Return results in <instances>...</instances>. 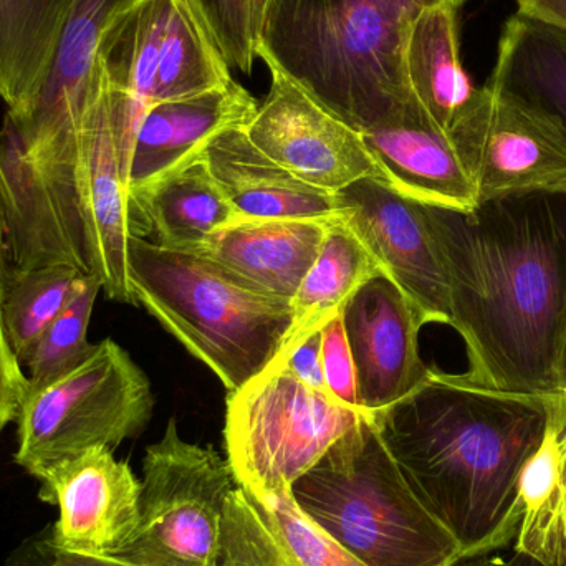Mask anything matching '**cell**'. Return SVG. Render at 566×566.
<instances>
[{"instance_id":"1","label":"cell","mask_w":566,"mask_h":566,"mask_svg":"<svg viewBox=\"0 0 566 566\" xmlns=\"http://www.w3.org/2000/svg\"><path fill=\"white\" fill-rule=\"evenodd\" d=\"M471 381L552 396L566 316V192L509 196L472 211L419 205Z\"/></svg>"},{"instance_id":"2","label":"cell","mask_w":566,"mask_h":566,"mask_svg":"<svg viewBox=\"0 0 566 566\" xmlns=\"http://www.w3.org/2000/svg\"><path fill=\"white\" fill-rule=\"evenodd\" d=\"M558 395L501 391L432 368L373 421L416 497L474 557L517 535L518 479Z\"/></svg>"},{"instance_id":"3","label":"cell","mask_w":566,"mask_h":566,"mask_svg":"<svg viewBox=\"0 0 566 566\" xmlns=\"http://www.w3.org/2000/svg\"><path fill=\"white\" fill-rule=\"evenodd\" d=\"M409 25L378 0H268L255 53L365 133L396 119L412 98L405 63Z\"/></svg>"},{"instance_id":"4","label":"cell","mask_w":566,"mask_h":566,"mask_svg":"<svg viewBox=\"0 0 566 566\" xmlns=\"http://www.w3.org/2000/svg\"><path fill=\"white\" fill-rule=\"evenodd\" d=\"M136 305L221 379L229 392L264 373L292 326V305L254 289L199 252L128 239Z\"/></svg>"},{"instance_id":"5","label":"cell","mask_w":566,"mask_h":566,"mask_svg":"<svg viewBox=\"0 0 566 566\" xmlns=\"http://www.w3.org/2000/svg\"><path fill=\"white\" fill-rule=\"evenodd\" d=\"M290 494L363 566H451L465 557L409 488L373 415L342 436Z\"/></svg>"},{"instance_id":"6","label":"cell","mask_w":566,"mask_h":566,"mask_svg":"<svg viewBox=\"0 0 566 566\" xmlns=\"http://www.w3.org/2000/svg\"><path fill=\"white\" fill-rule=\"evenodd\" d=\"M153 408L151 382L143 369L118 343L103 339L70 371L25 385L15 416V462L42 481L88 449L115 451L142 434Z\"/></svg>"},{"instance_id":"7","label":"cell","mask_w":566,"mask_h":566,"mask_svg":"<svg viewBox=\"0 0 566 566\" xmlns=\"http://www.w3.org/2000/svg\"><path fill=\"white\" fill-rule=\"evenodd\" d=\"M368 412L310 388L285 366L268 368L229 392L224 446L235 482L262 501L292 485Z\"/></svg>"},{"instance_id":"8","label":"cell","mask_w":566,"mask_h":566,"mask_svg":"<svg viewBox=\"0 0 566 566\" xmlns=\"http://www.w3.org/2000/svg\"><path fill=\"white\" fill-rule=\"evenodd\" d=\"M238 488L228 459L191 444L169 419L146 449L135 535L116 557L136 566H219L226 502Z\"/></svg>"},{"instance_id":"9","label":"cell","mask_w":566,"mask_h":566,"mask_svg":"<svg viewBox=\"0 0 566 566\" xmlns=\"http://www.w3.org/2000/svg\"><path fill=\"white\" fill-rule=\"evenodd\" d=\"M135 0H72L65 25L29 113L10 123L30 165L62 209L78 202L83 122L96 73V55L106 27Z\"/></svg>"},{"instance_id":"10","label":"cell","mask_w":566,"mask_h":566,"mask_svg":"<svg viewBox=\"0 0 566 566\" xmlns=\"http://www.w3.org/2000/svg\"><path fill=\"white\" fill-rule=\"evenodd\" d=\"M448 135L478 202L566 192V126L515 93L475 88Z\"/></svg>"},{"instance_id":"11","label":"cell","mask_w":566,"mask_h":566,"mask_svg":"<svg viewBox=\"0 0 566 566\" xmlns=\"http://www.w3.org/2000/svg\"><path fill=\"white\" fill-rule=\"evenodd\" d=\"M268 98L245 126L249 139L277 165L322 191L336 192L359 179L385 175L359 132L271 70Z\"/></svg>"},{"instance_id":"12","label":"cell","mask_w":566,"mask_h":566,"mask_svg":"<svg viewBox=\"0 0 566 566\" xmlns=\"http://www.w3.org/2000/svg\"><path fill=\"white\" fill-rule=\"evenodd\" d=\"M342 318L363 411H385L431 375L419 353L424 315L388 275L379 272L363 283L343 306Z\"/></svg>"},{"instance_id":"13","label":"cell","mask_w":566,"mask_h":566,"mask_svg":"<svg viewBox=\"0 0 566 566\" xmlns=\"http://www.w3.org/2000/svg\"><path fill=\"white\" fill-rule=\"evenodd\" d=\"M338 219L363 242L382 274L419 306L426 323H451L448 283L419 202L365 178L336 192Z\"/></svg>"},{"instance_id":"14","label":"cell","mask_w":566,"mask_h":566,"mask_svg":"<svg viewBox=\"0 0 566 566\" xmlns=\"http://www.w3.org/2000/svg\"><path fill=\"white\" fill-rule=\"evenodd\" d=\"M40 499L59 507L52 532L59 547L92 557H116L139 524L142 482L112 449L93 448L42 479Z\"/></svg>"},{"instance_id":"15","label":"cell","mask_w":566,"mask_h":566,"mask_svg":"<svg viewBox=\"0 0 566 566\" xmlns=\"http://www.w3.org/2000/svg\"><path fill=\"white\" fill-rule=\"evenodd\" d=\"M80 201L85 221L90 274L98 277L108 298L135 303L126 252L132 235L128 186L119 161L108 80L98 62L83 122Z\"/></svg>"},{"instance_id":"16","label":"cell","mask_w":566,"mask_h":566,"mask_svg":"<svg viewBox=\"0 0 566 566\" xmlns=\"http://www.w3.org/2000/svg\"><path fill=\"white\" fill-rule=\"evenodd\" d=\"M385 182L419 205L472 211L478 195L451 138L416 96L392 122L361 133Z\"/></svg>"},{"instance_id":"17","label":"cell","mask_w":566,"mask_h":566,"mask_svg":"<svg viewBox=\"0 0 566 566\" xmlns=\"http://www.w3.org/2000/svg\"><path fill=\"white\" fill-rule=\"evenodd\" d=\"M258 108L254 96L235 80L211 92L149 105L133 145L128 196L201 156L224 129L248 126Z\"/></svg>"},{"instance_id":"18","label":"cell","mask_w":566,"mask_h":566,"mask_svg":"<svg viewBox=\"0 0 566 566\" xmlns=\"http://www.w3.org/2000/svg\"><path fill=\"white\" fill-rule=\"evenodd\" d=\"M219 566H363L319 531L292 494L262 501L238 485L226 502Z\"/></svg>"},{"instance_id":"19","label":"cell","mask_w":566,"mask_h":566,"mask_svg":"<svg viewBox=\"0 0 566 566\" xmlns=\"http://www.w3.org/2000/svg\"><path fill=\"white\" fill-rule=\"evenodd\" d=\"M332 221L241 216L219 228L198 251L191 252L212 259L268 295L292 302L322 251Z\"/></svg>"},{"instance_id":"20","label":"cell","mask_w":566,"mask_h":566,"mask_svg":"<svg viewBox=\"0 0 566 566\" xmlns=\"http://www.w3.org/2000/svg\"><path fill=\"white\" fill-rule=\"evenodd\" d=\"M216 182L242 218H338L335 195L306 185L265 156L245 126L224 129L205 149Z\"/></svg>"},{"instance_id":"21","label":"cell","mask_w":566,"mask_h":566,"mask_svg":"<svg viewBox=\"0 0 566 566\" xmlns=\"http://www.w3.org/2000/svg\"><path fill=\"white\" fill-rule=\"evenodd\" d=\"M238 218V209L209 171L205 153L129 192L132 235H155L156 244L175 251H198Z\"/></svg>"},{"instance_id":"22","label":"cell","mask_w":566,"mask_h":566,"mask_svg":"<svg viewBox=\"0 0 566 566\" xmlns=\"http://www.w3.org/2000/svg\"><path fill=\"white\" fill-rule=\"evenodd\" d=\"M521 524L515 552L541 566H566V391L518 479Z\"/></svg>"},{"instance_id":"23","label":"cell","mask_w":566,"mask_h":566,"mask_svg":"<svg viewBox=\"0 0 566 566\" xmlns=\"http://www.w3.org/2000/svg\"><path fill=\"white\" fill-rule=\"evenodd\" d=\"M72 0H0V96L19 122L35 102Z\"/></svg>"},{"instance_id":"24","label":"cell","mask_w":566,"mask_h":566,"mask_svg":"<svg viewBox=\"0 0 566 566\" xmlns=\"http://www.w3.org/2000/svg\"><path fill=\"white\" fill-rule=\"evenodd\" d=\"M379 272L381 268L358 235L338 218L333 219L315 264L290 302L292 326L271 366L281 365L302 339L339 315L353 293Z\"/></svg>"},{"instance_id":"25","label":"cell","mask_w":566,"mask_h":566,"mask_svg":"<svg viewBox=\"0 0 566 566\" xmlns=\"http://www.w3.org/2000/svg\"><path fill=\"white\" fill-rule=\"evenodd\" d=\"M455 12V7L444 6L416 17L405 50L409 88L446 133L475 92L459 56Z\"/></svg>"},{"instance_id":"26","label":"cell","mask_w":566,"mask_h":566,"mask_svg":"<svg viewBox=\"0 0 566 566\" xmlns=\"http://www.w3.org/2000/svg\"><path fill=\"white\" fill-rule=\"evenodd\" d=\"M489 83L566 126V30L515 12L502 30Z\"/></svg>"},{"instance_id":"27","label":"cell","mask_w":566,"mask_h":566,"mask_svg":"<svg viewBox=\"0 0 566 566\" xmlns=\"http://www.w3.org/2000/svg\"><path fill=\"white\" fill-rule=\"evenodd\" d=\"M232 80L195 0H171L151 105L211 92Z\"/></svg>"},{"instance_id":"28","label":"cell","mask_w":566,"mask_h":566,"mask_svg":"<svg viewBox=\"0 0 566 566\" xmlns=\"http://www.w3.org/2000/svg\"><path fill=\"white\" fill-rule=\"evenodd\" d=\"M171 0H135L103 33L96 62L113 86L151 105Z\"/></svg>"},{"instance_id":"29","label":"cell","mask_w":566,"mask_h":566,"mask_svg":"<svg viewBox=\"0 0 566 566\" xmlns=\"http://www.w3.org/2000/svg\"><path fill=\"white\" fill-rule=\"evenodd\" d=\"M82 272L70 265L15 269L9 265L0 318L3 335L19 363L72 298Z\"/></svg>"},{"instance_id":"30","label":"cell","mask_w":566,"mask_h":566,"mask_svg":"<svg viewBox=\"0 0 566 566\" xmlns=\"http://www.w3.org/2000/svg\"><path fill=\"white\" fill-rule=\"evenodd\" d=\"M99 290L102 283L96 275H80L65 308L20 361L29 371L27 385H43L92 355L95 345L88 342L86 332Z\"/></svg>"},{"instance_id":"31","label":"cell","mask_w":566,"mask_h":566,"mask_svg":"<svg viewBox=\"0 0 566 566\" xmlns=\"http://www.w3.org/2000/svg\"><path fill=\"white\" fill-rule=\"evenodd\" d=\"M231 69L251 73L258 53L255 0H195Z\"/></svg>"},{"instance_id":"32","label":"cell","mask_w":566,"mask_h":566,"mask_svg":"<svg viewBox=\"0 0 566 566\" xmlns=\"http://www.w3.org/2000/svg\"><path fill=\"white\" fill-rule=\"evenodd\" d=\"M322 368L326 392L348 408L363 411L359 401L355 359L346 339L342 313L333 316L322 329Z\"/></svg>"},{"instance_id":"33","label":"cell","mask_w":566,"mask_h":566,"mask_svg":"<svg viewBox=\"0 0 566 566\" xmlns=\"http://www.w3.org/2000/svg\"><path fill=\"white\" fill-rule=\"evenodd\" d=\"M2 566H136L112 557H92L59 547L50 528L33 535L9 555Z\"/></svg>"},{"instance_id":"34","label":"cell","mask_w":566,"mask_h":566,"mask_svg":"<svg viewBox=\"0 0 566 566\" xmlns=\"http://www.w3.org/2000/svg\"><path fill=\"white\" fill-rule=\"evenodd\" d=\"M19 359L13 355L3 335L2 318H0V431L9 422L15 421L20 398L27 385V376L20 368Z\"/></svg>"},{"instance_id":"35","label":"cell","mask_w":566,"mask_h":566,"mask_svg":"<svg viewBox=\"0 0 566 566\" xmlns=\"http://www.w3.org/2000/svg\"><path fill=\"white\" fill-rule=\"evenodd\" d=\"M275 366H285L293 376L310 388L326 391L322 368V329L302 339L286 355L281 365L269 366V368H275Z\"/></svg>"},{"instance_id":"36","label":"cell","mask_w":566,"mask_h":566,"mask_svg":"<svg viewBox=\"0 0 566 566\" xmlns=\"http://www.w3.org/2000/svg\"><path fill=\"white\" fill-rule=\"evenodd\" d=\"M518 13L566 30V0H517Z\"/></svg>"},{"instance_id":"37","label":"cell","mask_w":566,"mask_h":566,"mask_svg":"<svg viewBox=\"0 0 566 566\" xmlns=\"http://www.w3.org/2000/svg\"><path fill=\"white\" fill-rule=\"evenodd\" d=\"M378 2L408 22H412L416 17L428 12V10L438 9V7L451 6L459 9L465 0H378Z\"/></svg>"},{"instance_id":"38","label":"cell","mask_w":566,"mask_h":566,"mask_svg":"<svg viewBox=\"0 0 566 566\" xmlns=\"http://www.w3.org/2000/svg\"><path fill=\"white\" fill-rule=\"evenodd\" d=\"M7 258H9V248H7V221L6 211H3L2 191H0V296H2L3 283H6L7 271H9Z\"/></svg>"},{"instance_id":"39","label":"cell","mask_w":566,"mask_h":566,"mask_svg":"<svg viewBox=\"0 0 566 566\" xmlns=\"http://www.w3.org/2000/svg\"><path fill=\"white\" fill-rule=\"evenodd\" d=\"M558 381H560L562 391H566V316L564 335H562L560 361H558Z\"/></svg>"},{"instance_id":"40","label":"cell","mask_w":566,"mask_h":566,"mask_svg":"<svg viewBox=\"0 0 566 566\" xmlns=\"http://www.w3.org/2000/svg\"><path fill=\"white\" fill-rule=\"evenodd\" d=\"M451 566H494L489 555H474V557H464Z\"/></svg>"},{"instance_id":"41","label":"cell","mask_w":566,"mask_h":566,"mask_svg":"<svg viewBox=\"0 0 566 566\" xmlns=\"http://www.w3.org/2000/svg\"><path fill=\"white\" fill-rule=\"evenodd\" d=\"M255 3H258V17H259V19H261L262 10H264V7H265V3H268V0H255Z\"/></svg>"},{"instance_id":"42","label":"cell","mask_w":566,"mask_h":566,"mask_svg":"<svg viewBox=\"0 0 566 566\" xmlns=\"http://www.w3.org/2000/svg\"><path fill=\"white\" fill-rule=\"evenodd\" d=\"M0 432H2V431H0Z\"/></svg>"}]
</instances>
